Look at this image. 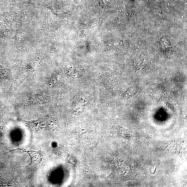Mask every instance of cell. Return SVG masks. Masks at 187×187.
Listing matches in <instances>:
<instances>
[{
    "label": "cell",
    "instance_id": "obj_1",
    "mask_svg": "<svg viewBox=\"0 0 187 187\" xmlns=\"http://www.w3.org/2000/svg\"><path fill=\"white\" fill-rule=\"evenodd\" d=\"M116 130L118 134L120 135L123 138H131L134 136L133 134L131 131H128V130L126 129L120 127L116 128Z\"/></svg>",
    "mask_w": 187,
    "mask_h": 187
}]
</instances>
